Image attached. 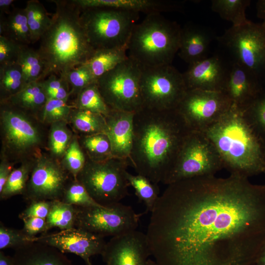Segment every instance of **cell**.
I'll use <instances>...</instances> for the list:
<instances>
[{"instance_id":"1","label":"cell","mask_w":265,"mask_h":265,"mask_svg":"<svg viewBox=\"0 0 265 265\" xmlns=\"http://www.w3.org/2000/svg\"><path fill=\"white\" fill-rule=\"evenodd\" d=\"M146 233L157 265H254L265 244V185L230 175L167 185Z\"/></svg>"},{"instance_id":"2","label":"cell","mask_w":265,"mask_h":265,"mask_svg":"<svg viewBox=\"0 0 265 265\" xmlns=\"http://www.w3.org/2000/svg\"><path fill=\"white\" fill-rule=\"evenodd\" d=\"M190 131L176 109L142 107L133 117L131 165L137 174L165 185Z\"/></svg>"},{"instance_id":"3","label":"cell","mask_w":265,"mask_h":265,"mask_svg":"<svg viewBox=\"0 0 265 265\" xmlns=\"http://www.w3.org/2000/svg\"><path fill=\"white\" fill-rule=\"evenodd\" d=\"M51 1L55 4V11L37 50L45 66L42 80L52 74L63 77L70 70L86 64L95 50L80 23L81 8L73 0Z\"/></svg>"},{"instance_id":"4","label":"cell","mask_w":265,"mask_h":265,"mask_svg":"<svg viewBox=\"0 0 265 265\" xmlns=\"http://www.w3.org/2000/svg\"><path fill=\"white\" fill-rule=\"evenodd\" d=\"M204 132L216 148L230 175L249 178L265 173V144L243 111L230 108Z\"/></svg>"},{"instance_id":"5","label":"cell","mask_w":265,"mask_h":265,"mask_svg":"<svg viewBox=\"0 0 265 265\" xmlns=\"http://www.w3.org/2000/svg\"><path fill=\"white\" fill-rule=\"evenodd\" d=\"M181 30L176 22L160 13L146 15L132 29L128 57L141 68L171 64L179 51Z\"/></svg>"},{"instance_id":"6","label":"cell","mask_w":265,"mask_h":265,"mask_svg":"<svg viewBox=\"0 0 265 265\" xmlns=\"http://www.w3.org/2000/svg\"><path fill=\"white\" fill-rule=\"evenodd\" d=\"M45 125L37 116L0 102V156L14 164L35 159L46 149Z\"/></svg>"},{"instance_id":"7","label":"cell","mask_w":265,"mask_h":265,"mask_svg":"<svg viewBox=\"0 0 265 265\" xmlns=\"http://www.w3.org/2000/svg\"><path fill=\"white\" fill-rule=\"evenodd\" d=\"M139 13L107 8L81 9L80 20L89 42L94 50H127Z\"/></svg>"},{"instance_id":"8","label":"cell","mask_w":265,"mask_h":265,"mask_svg":"<svg viewBox=\"0 0 265 265\" xmlns=\"http://www.w3.org/2000/svg\"><path fill=\"white\" fill-rule=\"evenodd\" d=\"M129 160L112 157L102 161L86 158L76 179L98 204L107 206L120 201L129 194L127 178Z\"/></svg>"},{"instance_id":"9","label":"cell","mask_w":265,"mask_h":265,"mask_svg":"<svg viewBox=\"0 0 265 265\" xmlns=\"http://www.w3.org/2000/svg\"><path fill=\"white\" fill-rule=\"evenodd\" d=\"M223 168L221 157L209 137L204 132L191 131L165 185L190 178L214 176Z\"/></svg>"},{"instance_id":"10","label":"cell","mask_w":265,"mask_h":265,"mask_svg":"<svg viewBox=\"0 0 265 265\" xmlns=\"http://www.w3.org/2000/svg\"><path fill=\"white\" fill-rule=\"evenodd\" d=\"M141 67L129 57L97 80L100 93L111 109L135 113L143 107Z\"/></svg>"},{"instance_id":"11","label":"cell","mask_w":265,"mask_h":265,"mask_svg":"<svg viewBox=\"0 0 265 265\" xmlns=\"http://www.w3.org/2000/svg\"><path fill=\"white\" fill-rule=\"evenodd\" d=\"M141 68L143 107L175 109L187 90L183 73L171 64Z\"/></svg>"},{"instance_id":"12","label":"cell","mask_w":265,"mask_h":265,"mask_svg":"<svg viewBox=\"0 0 265 265\" xmlns=\"http://www.w3.org/2000/svg\"><path fill=\"white\" fill-rule=\"evenodd\" d=\"M233 61L255 73L262 80L265 77V22L232 26L217 37Z\"/></svg>"},{"instance_id":"13","label":"cell","mask_w":265,"mask_h":265,"mask_svg":"<svg viewBox=\"0 0 265 265\" xmlns=\"http://www.w3.org/2000/svg\"><path fill=\"white\" fill-rule=\"evenodd\" d=\"M77 207L75 228L102 237H115L136 230L140 217L130 206L120 202L107 206Z\"/></svg>"},{"instance_id":"14","label":"cell","mask_w":265,"mask_h":265,"mask_svg":"<svg viewBox=\"0 0 265 265\" xmlns=\"http://www.w3.org/2000/svg\"><path fill=\"white\" fill-rule=\"evenodd\" d=\"M222 92L187 90L176 109L192 131L204 132L217 122L232 106Z\"/></svg>"},{"instance_id":"15","label":"cell","mask_w":265,"mask_h":265,"mask_svg":"<svg viewBox=\"0 0 265 265\" xmlns=\"http://www.w3.org/2000/svg\"><path fill=\"white\" fill-rule=\"evenodd\" d=\"M72 178L59 160L43 152L34 160L23 196L29 203L61 200L65 187Z\"/></svg>"},{"instance_id":"16","label":"cell","mask_w":265,"mask_h":265,"mask_svg":"<svg viewBox=\"0 0 265 265\" xmlns=\"http://www.w3.org/2000/svg\"><path fill=\"white\" fill-rule=\"evenodd\" d=\"M104 238L78 228L44 234L34 238L38 241L51 245L62 253H73L82 259L87 264L90 258L102 255L106 242Z\"/></svg>"},{"instance_id":"17","label":"cell","mask_w":265,"mask_h":265,"mask_svg":"<svg viewBox=\"0 0 265 265\" xmlns=\"http://www.w3.org/2000/svg\"><path fill=\"white\" fill-rule=\"evenodd\" d=\"M101 255L106 265H147L151 253L146 235L134 230L112 237Z\"/></svg>"},{"instance_id":"18","label":"cell","mask_w":265,"mask_h":265,"mask_svg":"<svg viewBox=\"0 0 265 265\" xmlns=\"http://www.w3.org/2000/svg\"><path fill=\"white\" fill-rule=\"evenodd\" d=\"M230 64L218 55L207 57L189 65L183 73L187 90L222 92L229 76Z\"/></svg>"},{"instance_id":"19","label":"cell","mask_w":265,"mask_h":265,"mask_svg":"<svg viewBox=\"0 0 265 265\" xmlns=\"http://www.w3.org/2000/svg\"><path fill=\"white\" fill-rule=\"evenodd\" d=\"M263 80L253 71L240 64L231 62L228 77L222 92L234 106L245 109L263 90Z\"/></svg>"},{"instance_id":"20","label":"cell","mask_w":265,"mask_h":265,"mask_svg":"<svg viewBox=\"0 0 265 265\" xmlns=\"http://www.w3.org/2000/svg\"><path fill=\"white\" fill-rule=\"evenodd\" d=\"M134 115L133 112L111 109L105 117L106 134L111 144L113 157L130 161L133 139Z\"/></svg>"},{"instance_id":"21","label":"cell","mask_w":265,"mask_h":265,"mask_svg":"<svg viewBox=\"0 0 265 265\" xmlns=\"http://www.w3.org/2000/svg\"><path fill=\"white\" fill-rule=\"evenodd\" d=\"M81 9L107 8L147 15L180 10L183 1L164 0H73Z\"/></svg>"},{"instance_id":"22","label":"cell","mask_w":265,"mask_h":265,"mask_svg":"<svg viewBox=\"0 0 265 265\" xmlns=\"http://www.w3.org/2000/svg\"><path fill=\"white\" fill-rule=\"evenodd\" d=\"M212 36L207 29L193 24L181 27L178 55L188 65L207 57Z\"/></svg>"},{"instance_id":"23","label":"cell","mask_w":265,"mask_h":265,"mask_svg":"<svg viewBox=\"0 0 265 265\" xmlns=\"http://www.w3.org/2000/svg\"><path fill=\"white\" fill-rule=\"evenodd\" d=\"M14 250L15 265H73L64 253L40 242L31 241Z\"/></svg>"},{"instance_id":"24","label":"cell","mask_w":265,"mask_h":265,"mask_svg":"<svg viewBox=\"0 0 265 265\" xmlns=\"http://www.w3.org/2000/svg\"><path fill=\"white\" fill-rule=\"evenodd\" d=\"M0 35L23 46L32 43L25 8H14L5 18L0 17Z\"/></svg>"},{"instance_id":"25","label":"cell","mask_w":265,"mask_h":265,"mask_svg":"<svg viewBox=\"0 0 265 265\" xmlns=\"http://www.w3.org/2000/svg\"><path fill=\"white\" fill-rule=\"evenodd\" d=\"M67 122L74 133L78 136L106 132L105 117L89 110L73 108Z\"/></svg>"},{"instance_id":"26","label":"cell","mask_w":265,"mask_h":265,"mask_svg":"<svg viewBox=\"0 0 265 265\" xmlns=\"http://www.w3.org/2000/svg\"><path fill=\"white\" fill-rule=\"evenodd\" d=\"M47 100L40 82L37 81L27 84L19 93L1 102L7 103L38 117Z\"/></svg>"},{"instance_id":"27","label":"cell","mask_w":265,"mask_h":265,"mask_svg":"<svg viewBox=\"0 0 265 265\" xmlns=\"http://www.w3.org/2000/svg\"><path fill=\"white\" fill-rule=\"evenodd\" d=\"M126 52L125 49H97L86 64L97 80L128 59Z\"/></svg>"},{"instance_id":"28","label":"cell","mask_w":265,"mask_h":265,"mask_svg":"<svg viewBox=\"0 0 265 265\" xmlns=\"http://www.w3.org/2000/svg\"><path fill=\"white\" fill-rule=\"evenodd\" d=\"M74 134L67 121L57 122L51 124L46 147L48 153L60 161Z\"/></svg>"},{"instance_id":"29","label":"cell","mask_w":265,"mask_h":265,"mask_svg":"<svg viewBox=\"0 0 265 265\" xmlns=\"http://www.w3.org/2000/svg\"><path fill=\"white\" fill-rule=\"evenodd\" d=\"M26 85L22 68L17 62L0 66V102L19 93Z\"/></svg>"},{"instance_id":"30","label":"cell","mask_w":265,"mask_h":265,"mask_svg":"<svg viewBox=\"0 0 265 265\" xmlns=\"http://www.w3.org/2000/svg\"><path fill=\"white\" fill-rule=\"evenodd\" d=\"M26 13L27 23L30 30L32 43L40 40L49 27L52 18L39 0H30L27 1L25 8Z\"/></svg>"},{"instance_id":"31","label":"cell","mask_w":265,"mask_h":265,"mask_svg":"<svg viewBox=\"0 0 265 265\" xmlns=\"http://www.w3.org/2000/svg\"><path fill=\"white\" fill-rule=\"evenodd\" d=\"M212 10L222 19L238 26L248 22L245 10L251 3L250 0H212Z\"/></svg>"},{"instance_id":"32","label":"cell","mask_w":265,"mask_h":265,"mask_svg":"<svg viewBox=\"0 0 265 265\" xmlns=\"http://www.w3.org/2000/svg\"><path fill=\"white\" fill-rule=\"evenodd\" d=\"M81 147L87 158L94 161H102L112 157L111 146L106 133L78 136Z\"/></svg>"},{"instance_id":"33","label":"cell","mask_w":265,"mask_h":265,"mask_svg":"<svg viewBox=\"0 0 265 265\" xmlns=\"http://www.w3.org/2000/svg\"><path fill=\"white\" fill-rule=\"evenodd\" d=\"M17 62L21 66L26 84L42 80L45 66L37 50L23 46Z\"/></svg>"},{"instance_id":"34","label":"cell","mask_w":265,"mask_h":265,"mask_svg":"<svg viewBox=\"0 0 265 265\" xmlns=\"http://www.w3.org/2000/svg\"><path fill=\"white\" fill-rule=\"evenodd\" d=\"M34 159L22 162L18 167L13 169L0 192L1 200H7L17 195H23L30 177Z\"/></svg>"},{"instance_id":"35","label":"cell","mask_w":265,"mask_h":265,"mask_svg":"<svg viewBox=\"0 0 265 265\" xmlns=\"http://www.w3.org/2000/svg\"><path fill=\"white\" fill-rule=\"evenodd\" d=\"M77 212L76 206L61 200L52 201L51 209L46 218L49 230L57 228L64 230L75 228Z\"/></svg>"},{"instance_id":"36","label":"cell","mask_w":265,"mask_h":265,"mask_svg":"<svg viewBox=\"0 0 265 265\" xmlns=\"http://www.w3.org/2000/svg\"><path fill=\"white\" fill-rule=\"evenodd\" d=\"M127 178L130 185L134 189L139 201L143 202L146 206L143 213L151 212L160 196L158 184L153 183L142 175H134L128 172Z\"/></svg>"},{"instance_id":"37","label":"cell","mask_w":265,"mask_h":265,"mask_svg":"<svg viewBox=\"0 0 265 265\" xmlns=\"http://www.w3.org/2000/svg\"><path fill=\"white\" fill-rule=\"evenodd\" d=\"M76 96L72 105L76 108L89 110L105 117L111 110L100 93L97 81L81 89Z\"/></svg>"},{"instance_id":"38","label":"cell","mask_w":265,"mask_h":265,"mask_svg":"<svg viewBox=\"0 0 265 265\" xmlns=\"http://www.w3.org/2000/svg\"><path fill=\"white\" fill-rule=\"evenodd\" d=\"M244 117L265 144V90L264 89L245 109Z\"/></svg>"},{"instance_id":"39","label":"cell","mask_w":265,"mask_h":265,"mask_svg":"<svg viewBox=\"0 0 265 265\" xmlns=\"http://www.w3.org/2000/svg\"><path fill=\"white\" fill-rule=\"evenodd\" d=\"M86 160V155L76 134L71 141L63 158L60 161L63 168L74 179L83 167Z\"/></svg>"},{"instance_id":"40","label":"cell","mask_w":265,"mask_h":265,"mask_svg":"<svg viewBox=\"0 0 265 265\" xmlns=\"http://www.w3.org/2000/svg\"><path fill=\"white\" fill-rule=\"evenodd\" d=\"M75 106L68 101L58 99H48L40 112L38 118L45 125L60 121H67L71 110Z\"/></svg>"},{"instance_id":"41","label":"cell","mask_w":265,"mask_h":265,"mask_svg":"<svg viewBox=\"0 0 265 265\" xmlns=\"http://www.w3.org/2000/svg\"><path fill=\"white\" fill-rule=\"evenodd\" d=\"M61 201L77 207L102 206L90 196L82 184L73 178L67 184Z\"/></svg>"},{"instance_id":"42","label":"cell","mask_w":265,"mask_h":265,"mask_svg":"<svg viewBox=\"0 0 265 265\" xmlns=\"http://www.w3.org/2000/svg\"><path fill=\"white\" fill-rule=\"evenodd\" d=\"M62 78L65 79L69 85L71 95H76L81 89L97 80L86 64L73 68Z\"/></svg>"},{"instance_id":"43","label":"cell","mask_w":265,"mask_h":265,"mask_svg":"<svg viewBox=\"0 0 265 265\" xmlns=\"http://www.w3.org/2000/svg\"><path fill=\"white\" fill-rule=\"evenodd\" d=\"M40 82L48 99H58L68 101L71 95L69 85L63 78L52 74Z\"/></svg>"},{"instance_id":"44","label":"cell","mask_w":265,"mask_h":265,"mask_svg":"<svg viewBox=\"0 0 265 265\" xmlns=\"http://www.w3.org/2000/svg\"><path fill=\"white\" fill-rule=\"evenodd\" d=\"M33 239L27 237L22 230H17L0 223V250L7 248L15 249L26 243L32 241Z\"/></svg>"},{"instance_id":"45","label":"cell","mask_w":265,"mask_h":265,"mask_svg":"<svg viewBox=\"0 0 265 265\" xmlns=\"http://www.w3.org/2000/svg\"><path fill=\"white\" fill-rule=\"evenodd\" d=\"M23 46L0 35V66L17 62Z\"/></svg>"},{"instance_id":"46","label":"cell","mask_w":265,"mask_h":265,"mask_svg":"<svg viewBox=\"0 0 265 265\" xmlns=\"http://www.w3.org/2000/svg\"><path fill=\"white\" fill-rule=\"evenodd\" d=\"M29 203L28 206L19 214L20 219L24 221L32 217L47 218L52 201H35Z\"/></svg>"},{"instance_id":"47","label":"cell","mask_w":265,"mask_h":265,"mask_svg":"<svg viewBox=\"0 0 265 265\" xmlns=\"http://www.w3.org/2000/svg\"><path fill=\"white\" fill-rule=\"evenodd\" d=\"M23 222L22 232L32 239L37 237L38 234H46L49 230L45 218L32 217L25 219Z\"/></svg>"},{"instance_id":"48","label":"cell","mask_w":265,"mask_h":265,"mask_svg":"<svg viewBox=\"0 0 265 265\" xmlns=\"http://www.w3.org/2000/svg\"><path fill=\"white\" fill-rule=\"evenodd\" d=\"M14 164L6 158L0 156V192L6 183L11 172L14 169Z\"/></svg>"},{"instance_id":"49","label":"cell","mask_w":265,"mask_h":265,"mask_svg":"<svg viewBox=\"0 0 265 265\" xmlns=\"http://www.w3.org/2000/svg\"><path fill=\"white\" fill-rule=\"evenodd\" d=\"M257 17L265 22V0H258L256 3Z\"/></svg>"},{"instance_id":"50","label":"cell","mask_w":265,"mask_h":265,"mask_svg":"<svg viewBox=\"0 0 265 265\" xmlns=\"http://www.w3.org/2000/svg\"><path fill=\"white\" fill-rule=\"evenodd\" d=\"M14 1L13 0H0V15L3 13L8 14L10 12V7Z\"/></svg>"},{"instance_id":"51","label":"cell","mask_w":265,"mask_h":265,"mask_svg":"<svg viewBox=\"0 0 265 265\" xmlns=\"http://www.w3.org/2000/svg\"><path fill=\"white\" fill-rule=\"evenodd\" d=\"M0 265H15L13 257L5 255L2 250H0Z\"/></svg>"},{"instance_id":"52","label":"cell","mask_w":265,"mask_h":265,"mask_svg":"<svg viewBox=\"0 0 265 265\" xmlns=\"http://www.w3.org/2000/svg\"><path fill=\"white\" fill-rule=\"evenodd\" d=\"M254 265H265V244L260 253Z\"/></svg>"},{"instance_id":"53","label":"cell","mask_w":265,"mask_h":265,"mask_svg":"<svg viewBox=\"0 0 265 265\" xmlns=\"http://www.w3.org/2000/svg\"><path fill=\"white\" fill-rule=\"evenodd\" d=\"M147 265H157L154 260L149 259Z\"/></svg>"},{"instance_id":"54","label":"cell","mask_w":265,"mask_h":265,"mask_svg":"<svg viewBox=\"0 0 265 265\" xmlns=\"http://www.w3.org/2000/svg\"><path fill=\"white\" fill-rule=\"evenodd\" d=\"M86 265H92L91 262H90V261L89 262H88L87 263V264H86Z\"/></svg>"}]
</instances>
